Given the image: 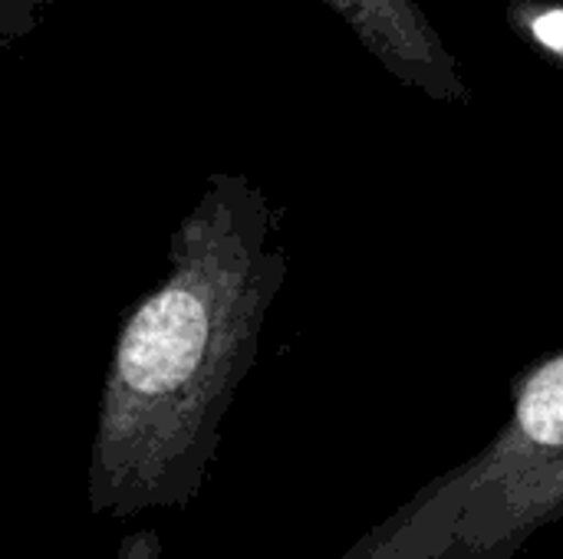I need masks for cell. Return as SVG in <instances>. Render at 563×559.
Returning a JSON list of instances; mask_svg holds the SVG:
<instances>
[{
    "instance_id": "cell-5",
    "label": "cell",
    "mask_w": 563,
    "mask_h": 559,
    "mask_svg": "<svg viewBox=\"0 0 563 559\" xmlns=\"http://www.w3.org/2000/svg\"><path fill=\"white\" fill-rule=\"evenodd\" d=\"M59 0H0V53L36 33Z\"/></svg>"
},
{
    "instance_id": "cell-3",
    "label": "cell",
    "mask_w": 563,
    "mask_h": 559,
    "mask_svg": "<svg viewBox=\"0 0 563 559\" xmlns=\"http://www.w3.org/2000/svg\"><path fill=\"white\" fill-rule=\"evenodd\" d=\"M518 415L534 441L563 445V359L551 362L531 379Z\"/></svg>"
},
{
    "instance_id": "cell-1",
    "label": "cell",
    "mask_w": 563,
    "mask_h": 559,
    "mask_svg": "<svg viewBox=\"0 0 563 559\" xmlns=\"http://www.w3.org/2000/svg\"><path fill=\"white\" fill-rule=\"evenodd\" d=\"M274 277L264 194L214 171L172 234L165 280L119 326L86 471L96 517L125 521L198 497Z\"/></svg>"
},
{
    "instance_id": "cell-2",
    "label": "cell",
    "mask_w": 563,
    "mask_h": 559,
    "mask_svg": "<svg viewBox=\"0 0 563 559\" xmlns=\"http://www.w3.org/2000/svg\"><path fill=\"white\" fill-rule=\"evenodd\" d=\"M399 82L435 99H468L462 66L419 0H323Z\"/></svg>"
},
{
    "instance_id": "cell-4",
    "label": "cell",
    "mask_w": 563,
    "mask_h": 559,
    "mask_svg": "<svg viewBox=\"0 0 563 559\" xmlns=\"http://www.w3.org/2000/svg\"><path fill=\"white\" fill-rule=\"evenodd\" d=\"M505 20L531 53L563 66V0H508Z\"/></svg>"
},
{
    "instance_id": "cell-6",
    "label": "cell",
    "mask_w": 563,
    "mask_h": 559,
    "mask_svg": "<svg viewBox=\"0 0 563 559\" xmlns=\"http://www.w3.org/2000/svg\"><path fill=\"white\" fill-rule=\"evenodd\" d=\"M162 554H165V547L155 530H132L122 537L115 559H162Z\"/></svg>"
}]
</instances>
